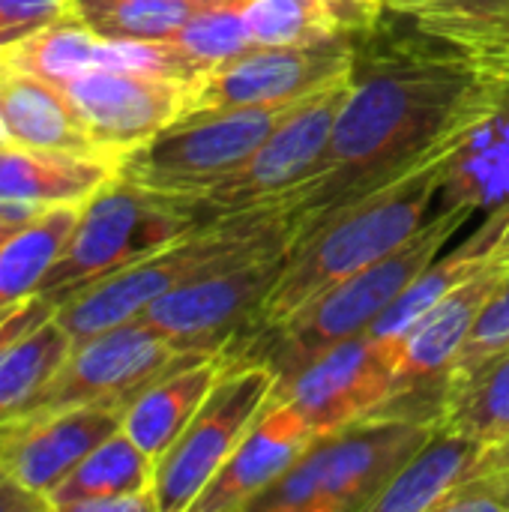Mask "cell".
Here are the masks:
<instances>
[{
  "label": "cell",
  "instance_id": "cell-1",
  "mask_svg": "<svg viewBox=\"0 0 509 512\" xmlns=\"http://www.w3.org/2000/svg\"><path fill=\"white\" fill-rule=\"evenodd\" d=\"M387 51L354 66L327 156L282 207L294 240L324 216L414 168L459 123L483 87V69L459 48Z\"/></svg>",
  "mask_w": 509,
  "mask_h": 512
},
{
  "label": "cell",
  "instance_id": "cell-2",
  "mask_svg": "<svg viewBox=\"0 0 509 512\" xmlns=\"http://www.w3.org/2000/svg\"><path fill=\"white\" fill-rule=\"evenodd\" d=\"M447 153L450 135L405 174L387 180L357 201L342 204L318 225L303 231L291 243L279 282L264 297L249 330L234 345L276 327L333 282L381 261L405 240H411L438 207Z\"/></svg>",
  "mask_w": 509,
  "mask_h": 512
},
{
  "label": "cell",
  "instance_id": "cell-3",
  "mask_svg": "<svg viewBox=\"0 0 509 512\" xmlns=\"http://www.w3.org/2000/svg\"><path fill=\"white\" fill-rule=\"evenodd\" d=\"M471 216L474 210L468 207H435L432 219L399 249L333 282L318 297L294 309L276 327L234 345L243 351L228 357L264 363L279 384L291 378L297 369H303L309 360L324 354L327 348L369 333L378 324V318L441 255V249L462 231V225Z\"/></svg>",
  "mask_w": 509,
  "mask_h": 512
},
{
  "label": "cell",
  "instance_id": "cell-4",
  "mask_svg": "<svg viewBox=\"0 0 509 512\" xmlns=\"http://www.w3.org/2000/svg\"><path fill=\"white\" fill-rule=\"evenodd\" d=\"M285 243H294V219L282 204L216 216L153 255L63 300L54 318L66 327L72 342H84L96 333L135 321L153 300L213 267L234 264Z\"/></svg>",
  "mask_w": 509,
  "mask_h": 512
},
{
  "label": "cell",
  "instance_id": "cell-5",
  "mask_svg": "<svg viewBox=\"0 0 509 512\" xmlns=\"http://www.w3.org/2000/svg\"><path fill=\"white\" fill-rule=\"evenodd\" d=\"M435 429V420L375 414L315 435L303 456L252 501L249 512H372Z\"/></svg>",
  "mask_w": 509,
  "mask_h": 512
},
{
  "label": "cell",
  "instance_id": "cell-6",
  "mask_svg": "<svg viewBox=\"0 0 509 512\" xmlns=\"http://www.w3.org/2000/svg\"><path fill=\"white\" fill-rule=\"evenodd\" d=\"M210 219L198 201L153 192L117 174L81 207L39 297L60 306L87 285L153 255Z\"/></svg>",
  "mask_w": 509,
  "mask_h": 512
},
{
  "label": "cell",
  "instance_id": "cell-7",
  "mask_svg": "<svg viewBox=\"0 0 509 512\" xmlns=\"http://www.w3.org/2000/svg\"><path fill=\"white\" fill-rule=\"evenodd\" d=\"M300 102L189 114L126 153L120 159V177L153 192L198 201L207 189L246 165Z\"/></svg>",
  "mask_w": 509,
  "mask_h": 512
},
{
  "label": "cell",
  "instance_id": "cell-8",
  "mask_svg": "<svg viewBox=\"0 0 509 512\" xmlns=\"http://www.w3.org/2000/svg\"><path fill=\"white\" fill-rule=\"evenodd\" d=\"M231 360V357H228ZM276 390V375L255 360H231L180 438L156 459L159 512H189Z\"/></svg>",
  "mask_w": 509,
  "mask_h": 512
},
{
  "label": "cell",
  "instance_id": "cell-9",
  "mask_svg": "<svg viewBox=\"0 0 509 512\" xmlns=\"http://www.w3.org/2000/svg\"><path fill=\"white\" fill-rule=\"evenodd\" d=\"M288 252L291 243L213 267L153 300L138 318L180 351L219 354L249 330L264 297L279 282Z\"/></svg>",
  "mask_w": 509,
  "mask_h": 512
},
{
  "label": "cell",
  "instance_id": "cell-10",
  "mask_svg": "<svg viewBox=\"0 0 509 512\" xmlns=\"http://www.w3.org/2000/svg\"><path fill=\"white\" fill-rule=\"evenodd\" d=\"M351 75L336 78L318 93L306 96L252 153L246 165L207 189L198 204L207 216H231L258 207H273L303 189L321 168L336 117L351 87Z\"/></svg>",
  "mask_w": 509,
  "mask_h": 512
},
{
  "label": "cell",
  "instance_id": "cell-11",
  "mask_svg": "<svg viewBox=\"0 0 509 512\" xmlns=\"http://www.w3.org/2000/svg\"><path fill=\"white\" fill-rule=\"evenodd\" d=\"M357 54V39L348 36L312 45H252L192 78L186 117L300 102L336 78L351 75Z\"/></svg>",
  "mask_w": 509,
  "mask_h": 512
},
{
  "label": "cell",
  "instance_id": "cell-12",
  "mask_svg": "<svg viewBox=\"0 0 509 512\" xmlns=\"http://www.w3.org/2000/svg\"><path fill=\"white\" fill-rule=\"evenodd\" d=\"M399 390V342L363 333L309 360L273 396L294 405L315 435H327L387 411Z\"/></svg>",
  "mask_w": 509,
  "mask_h": 512
},
{
  "label": "cell",
  "instance_id": "cell-13",
  "mask_svg": "<svg viewBox=\"0 0 509 512\" xmlns=\"http://www.w3.org/2000/svg\"><path fill=\"white\" fill-rule=\"evenodd\" d=\"M51 84L63 90L90 138L120 162L186 117L192 78L156 69L96 66Z\"/></svg>",
  "mask_w": 509,
  "mask_h": 512
},
{
  "label": "cell",
  "instance_id": "cell-14",
  "mask_svg": "<svg viewBox=\"0 0 509 512\" xmlns=\"http://www.w3.org/2000/svg\"><path fill=\"white\" fill-rule=\"evenodd\" d=\"M192 357L201 354L180 351L162 333L135 318L129 324L75 342L30 414H54L93 402L132 405L138 393H144L153 381L189 363Z\"/></svg>",
  "mask_w": 509,
  "mask_h": 512
},
{
  "label": "cell",
  "instance_id": "cell-15",
  "mask_svg": "<svg viewBox=\"0 0 509 512\" xmlns=\"http://www.w3.org/2000/svg\"><path fill=\"white\" fill-rule=\"evenodd\" d=\"M126 408V402H93L18 417L0 426V468L48 501L102 441L123 429Z\"/></svg>",
  "mask_w": 509,
  "mask_h": 512
},
{
  "label": "cell",
  "instance_id": "cell-16",
  "mask_svg": "<svg viewBox=\"0 0 509 512\" xmlns=\"http://www.w3.org/2000/svg\"><path fill=\"white\" fill-rule=\"evenodd\" d=\"M486 75V72H483ZM509 204V81L486 75L450 132L438 207L501 210Z\"/></svg>",
  "mask_w": 509,
  "mask_h": 512
},
{
  "label": "cell",
  "instance_id": "cell-17",
  "mask_svg": "<svg viewBox=\"0 0 509 512\" xmlns=\"http://www.w3.org/2000/svg\"><path fill=\"white\" fill-rule=\"evenodd\" d=\"M315 441L309 423L285 399L270 396L264 411L246 429L228 462L216 471L189 512H249Z\"/></svg>",
  "mask_w": 509,
  "mask_h": 512
},
{
  "label": "cell",
  "instance_id": "cell-18",
  "mask_svg": "<svg viewBox=\"0 0 509 512\" xmlns=\"http://www.w3.org/2000/svg\"><path fill=\"white\" fill-rule=\"evenodd\" d=\"M0 126L9 144L111 159L84 129L69 99L48 78L6 60L0 54ZM117 162V159H111Z\"/></svg>",
  "mask_w": 509,
  "mask_h": 512
},
{
  "label": "cell",
  "instance_id": "cell-19",
  "mask_svg": "<svg viewBox=\"0 0 509 512\" xmlns=\"http://www.w3.org/2000/svg\"><path fill=\"white\" fill-rule=\"evenodd\" d=\"M120 174V162L33 150L18 144L0 147V204L27 216L51 207L87 204L105 183Z\"/></svg>",
  "mask_w": 509,
  "mask_h": 512
},
{
  "label": "cell",
  "instance_id": "cell-20",
  "mask_svg": "<svg viewBox=\"0 0 509 512\" xmlns=\"http://www.w3.org/2000/svg\"><path fill=\"white\" fill-rule=\"evenodd\" d=\"M231 366L228 354H201L174 372L153 381L144 393L132 399L123 414V432L150 456L159 459L198 414L216 381Z\"/></svg>",
  "mask_w": 509,
  "mask_h": 512
},
{
  "label": "cell",
  "instance_id": "cell-21",
  "mask_svg": "<svg viewBox=\"0 0 509 512\" xmlns=\"http://www.w3.org/2000/svg\"><path fill=\"white\" fill-rule=\"evenodd\" d=\"M483 453L486 444L438 426L372 504V512H435L465 477L477 471Z\"/></svg>",
  "mask_w": 509,
  "mask_h": 512
},
{
  "label": "cell",
  "instance_id": "cell-22",
  "mask_svg": "<svg viewBox=\"0 0 509 512\" xmlns=\"http://www.w3.org/2000/svg\"><path fill=\"white\" fill-rule=\"evenodd\" d=\"M156 459H150L123 429L102 441L51 495V512H81L102 498L153 492Z\"/></svg>",
  "mask_w": 509,
  "mask_h": 512
},
{
  "label": "cell",
  "instance_id": "cell-23",
  "mask_svg": "<svg viewBox=\"0 0 509 512\" xmlns=\"http://www.w3.org/2000/svg\"><path fill=\"white\" fill-rule=\"evenodd\" d=\"M438 426L486 447L509 438V348L465 375L447 378Z\"/></svg>",
  "mask_w": 509,
  "mask_h": 512
},
{
  "label": "cell",
  "instance_id": "cell-24",
  "mask_svg": "<svg viewBox=\"0 0 509 512\" xmlns=\"http://www.w3.org/2000/svg\"><path fill=\"white\" fill-rule=\"evenodd\" d=\"M84 204L51 207L0 243V309L36 297L51 264L63 252Z\"/></svg>",
  "mask_w": 509,
  "mask_h": 512
},
{
  "label": "cell",
  "instance_id": "cell-25",
  "mask_svg": "<svg viewBox=\"0 0 509 512\" xmlns=\"http://www.w3.org/2000/svg\"><path fill=\"white\" fill-rule=\"evenodd\" d=\"M72 345L66 327L51 315L0 360V426L33 411Z\"/></svg>",
  "mask_w": 509,
  "mask_h": 512
},
{
  "label": "cell",
  "instance_id": "cell-26",
  "mask_svg": "<svg viewBox=\"0 0 509 512\" xmlns=\"http://www.w3.org/2000/svg\"><path fill=\"white\" fill-rule=\"evenodd\" d=\"M198 9L192 0H75L72 15L111 42H168Z\"/></svg>",
  "mask_w": 509,
  "mask_h": 512
},
{
  "label": "cell",
  "instance_id": "cell-27",
  "mask_svg": "<svg viewBox=\"0 0 509 512\" xmlns=\"http://www.w3.org/2000/svg\"><path fill=\"white\" fill-rule=\"evenodd\" d=\"M168 45L180 54L192 75L237 57L255 45L243 15V0L198 6L192 18L168 39Z\"/></svg>",
  "mask_w": 509,
  "mask_h": 512
},
{
  "label": "cell",
  "instance_id": "cell-28",
  "mask_svg": "<svg viewBox=\"0 0 509 512\" xmlns=\"http://www.w3.org/2000/svg\"><path fill=\"white\" fill-rule=\"evenodd\" d=\"M414 21L423 36L465 54L509 42V0H447Z\"/></svg>",
  "mask_w": 509,
  "mask_h": 512
},
{
  "label": "cell",
  "instance_id": "cell-29",
  "mask_svg": "<svg viewBox=\"0 0 509 512\" xmlns=\"http://www.w3.org/2000/svg\"><path fill=\"white\" fill-rule=\"evenodd\" d=\"M504 348H509V264L504 276L498 279L495 291L483 303V309H480V315H477V321L471 327V336H468V342L462 345V351L456 357V366H453L450 378L477 369L480 363L501 354Z\"/></svg>",
  "mask_w": 509,
  "mask_h": 512
},
{
  "label": "cell",
  "instance_id": "cell-30",
  "mask_svg": "<svg viewBox=\"0 0 509 512\" xmlns=\"http://www.w3.org/2000/svg\"><path fill=\"white\" fill-rule=\"evenodd\" d=\"M75 0H0V48L18 45L72 15Z\"/></svg>",
  "mask_w": 509,
  "mask_h": 512
},
{
  "label": "cell",
  "instance_id": "cell-31",
  "mask_svg": "<svg viewBox=\"0 0 509 512\" xmlns=\"http://www.w3.org/2000/svg\"><path fill=\"white\" fill-rule=\"evenodd\" d=\"M435 512H509V483L477 465V471L471 477H465Z\"/></svg>",
  "mask_w": 509,
  "mask_h": 512
},
{
  "label": "cell",
  "instance_id": "cell-32",
  "mask_svg": "<svg viewBox=\"0 0 509 512\" xmlns=\"http://www.w3.org/2000/svg\"><path fill=\"white\" fill-rule=\"evenodd\" d=\"M57 312V306L45 297H27L21 303L3 306L0 309V360L24 339L30 336L39 324H45L51 315Z\"/></svg>",
  "mask_w": 509,
  "mask_h": 512
},
{
  "label": "cell",
  "instance_id": "cell-33",
  "mask_svg": "<svg viewBox=\"0 0 509 512\" xmlns=\"http://www.w3.org/2000/svg\"><path fill=\"white\" fill-rule=\"evenodd\" d=\"M0 512H51L48 501L0 468Z\"/></svg>",
  "mask_w": 509,
  "mask_h": 512
},
{
  "label": "cell",
  "instance_id": "cell-34",
  "mask_svg": "<svg viewBox=\"0 0 509 512\" xmlns=\"http://www.w3.org/2000/svg\"><path fill=\"white\" fill-rule=\"evenodd\" d=\"M486 75H495V78H507L509 81V42L504 45H495V48H483V51H471L468 54Z\"/></svg>",
  "mask_w": 509,
  "mask_h": 512
},
{
  "label": "cell",
  "instance_id": "cell-35",
  "mask_svg": "<svg viewBox=\"0 0 509 512\" xmlns=\"http://www.w3.org/2000/svg\"><path fill=\"white\" fill-rule=\"evenodd\" d=\"M480 465H483V468H489V471H495V474H501V477L509 483V438L507 441H501V444L486 447V453H483Z\"/></svg>",
  "mask_w": 509,
  "mask_h": 512
},
{
  "label": "cell",
  "instance_id": "cell-36",
  "mask_svg": "<svg viewBox=\"0 0 509 512\" xmlns=\"http://www.w3.org/2000/svg\"><path fill=\"white\" fill-rule=\"evenodd\" d=\"M441 3H447V0H384V9L417 18V15H423V12H429V9H435Z\"/></svg>",
  "mask_w": 509,
  "mask_h": 512
},
{
  "label": "cell",
  "instance_id": "cell-37",
  "mask_svg": "<svg viewBox=\"0 0 509 512\" xmlns=\"http://www.w3.org/2000/svg\"><path fill=\"white\" fill-rule=\"evenodd\" d=\"M36 216H39V213H36ZM27 219H33V216L21 213V210H15V207H3V204H0V243H3L15 228H21Z\"/></svg>",
  "mask_w": 509,
  "mask_h": 512
},
{
  "label": "cell",
  "instance_id": "cell-38",
  "mask_svg": "<svg viewBox=\"0 0 509 512\" xmlns=\"http://www.w3.org/2000/svg\"><path fill=\"white\" fill-rule=\"evenodd\" d=\"M192 3H198V6H207V3H231V0H192Z\"/></svg>",
  "mask_w": 509,
  "mask_h": 512
},
{
  "label": "cell",
  "instance_id": "cell-39",
  "mask_svg": "<svg viewBox=\"0 0 509 512\" xmlns=\"http://www.w3.org/2000/svg\"><path fill=\"white\" fill-rule=\"evenodd\" d=\"M504 264H509V240L504 243Z\"/></svg>",
  "mask_w": 509,
  "mask_h": 512
},
{
  "label": "cell",
  "instance_id": "cell-40",
  "mask_svg": "<svg viewBox=\"0 0 509 512\" xmlns=\"http://www.w3.org/2000/svg\"><path fill=\"white\" fill-rule=\"evenodd\" d=\"M3 144H9V141H6V132H3V126H0V147H3Z\"/></svg>",
  "mask_w": 509,
  "mask_h": 512
}]
</instances>
